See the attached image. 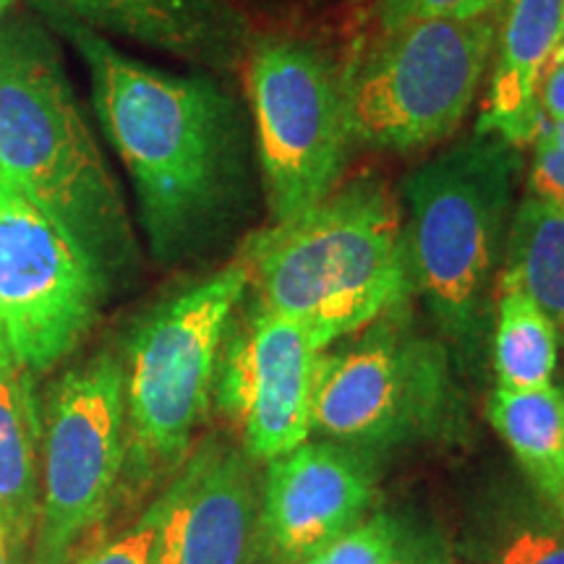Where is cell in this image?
<instances>
[{
  "label": "cell",
  "mask_w": 564,
  "mask_h": 564,
  "mask_svg": "<svg viewBox=\"0 0 564 564\" xmlns=\"http://www.w3.org/2000/svg\"><path fill=\"white\" fill-rule=\"evenodd\" d=\"M241 68L264 196L272 223H285L343 183L352 144L343 82L291 37H253Z\"/></svg>",
  "instance_id": "obj_7"
},
{
  "label": "cell",
  "mask_w": 564,
  "mask_h": 564,
  "mask_svg": "<svg viewBox=\"0 0 564 564\" xmlns=\"http://www.w3.org/2000/svg\"><path fill=\"white\" fill-rule=\"evenodd\" d=\"M238 259L253 301L301 324L322 350L413 291L403 209L379 175L340 183L312 209L253 232Z\"/></svg>",
  "instance_id": "obj_2"
},
{
  "label": "cell",
  "mask_w": 564,
  "mask_h": 564,
  "mask_svg": "<svg viewBox=\"0 0 564 564\" xmlns=\"http://www.w3.org/2000/svg\"><path fill=\"white\" fill-rule=\"evenodd\" d=\"M499 11L382 32L343 82L350 139L405 154L453 137L489 79Z\"/></svg>",
  "instance_id": "obj_5"
},
{
  "label": "cell",
  "mask_w": 564,
  "mask_h": 564,
  "mask_svg": "<svg viewBox=\"0 0 564 564\" xmlns=\"http://www.w3.org/2000/svg\"><path fill=\"white\" fill-rule=\"evenodd\" d=\"M129 455L121 358L102 350L68 369L42 405L40 552H74L110 507Z\"/></svg>",
  "instance_id": "obj_10"
},
{
  "label": "cell",
  "mask_w": 564,
  "mask_h": 564,
  "mask_svg": "<svg viewBox=\"0 0 564 564\" xmlns=\"http://www.w3.org/2000/svg\"><path fill=\"white\" fill-rule=\"evenodd\" d=\"M34 379L0 350V518L19 556L40 518L42 405Z\"/></svg>",
  "instance_id": "obj_16"
},
{
  "label": "cell",
  "mask_w": 564,
  "mask_h": 564,
  "mask_svg": "<svg viewBox=\"0 0 564 564\" xmlns=\"http://www.w3.org/2000/svg\"><path fill=\"white\" fill-rule=\"evenodd\" d=\"M110 280L55 217L0 173V350L32 377L100 316Z\"/></svg>",
  "instance_id": "obj_8"
},
{
  "label": "cell",
  "mask_w": 564,
  "mask_h": 564,
  "mask_svg": "<svg viewBox=\"0 0 564 564\" xmlns=\"http://www.w3.org/2000/svg\"><path fill=\"white\" fill-rule=\"evenodd\" d=\"M497 282H510L539 303L564 329V212L525 194L507 228L502 270Z\"/></svg>",
  "instance_id": "obj_18"
},
{
  "label": "cell",
  "mask_w": 564,
  "mask_h": 564,
  "mask_svg": "<svg viewBox=\"0 0 564 564\" xmlns=\"http://www.w3.org/2000/svg\"><path fill=\"white\" fill-rule=\"evenodd\" d=\"M322 352L301 324L253 299L238 306L217 361L215 394L253 463L267 465L312 440Z\"/></svg>",
  "instance_id": "obj_11"
},
{
  "label": "cell",
  "mask_w": 564,
  "mask_h": 564,
  "mask_svg": "<svg viewBox=\"0 0 564 564\" xmlns=\"http://www.w3.org/2000/svg\"><path fill=\"white\" fill-rule=\"evenodd\" d=\"M560 327L510 282L494 285V371L499 390H541L554 384Z\"/></svg>",
  "instance_id": "obj_19"
},
{
  "label": "cell",
  "mask_w": 564,
  "mask_h": 564,
  "mask_svg": "<svg viewBox=\"0 0 564 564\" xmlns=\"http://www.w3.org/2000/svg\"><path fill=\"white\" fill-rule=\"evenodd\" d=\"M243 449L204 444L160 497L154 564H259L262 489Z\"/></svg>",
  "instance_id": "obj_12"
},
{
  "label": "cell",
  "mask_w": 564,
  "mask_h": 564,
  "mask_svg": "<svg viewBox=\"0 0 564 564\" xmlns=\"http://www.w3.org/2000/svg\"><path fill=\"white\" fill-rule=\"evenodd\" d=\"M373 499L366 455L337 442H303L267 463L262 556L299 564L364 520Z\"/></svg>",
  "instance_id": "obj_13"
},
{
  "label": "cell",
  "mask_w": 564,
  "mask_h": 564,
  "mask_svg": "<svg viewBox=\"0 0 564 564\" xmlns=\"http://www.w3.org/2000/svg\"><path fill=\"white\" fill-rule=\"evenodd\" d=\"M160 528V499L147 507V512L108 544L91 549L79 564H154Z\"/></svg>",
  "instance_id": "obj_23"
},
{
  "label": "cell",
  "mask_w": 564,
  "mask_h": 564,
  "mask_svg": "<svg viewBox=\"0 0 564 564\" xmlns=\"http://www.w3.org/2000/svg\"><path fill=\"white\" fill-rule=\"evenodd\" d=\"M0 173L55 217L108 280L129 267L123 196L58 45L34 19L0 21Z\"/></svg>",
  "instance_id": "obj_3"
},
{
  "label": "cell",
  "mask_w": 564,
  "mask_h": 564,
  "mask_svg": "<svg viewBox=\"0 0 564 564\" xmlns=\"http://www.w3.org/2000/svg\"><path fill=\"white\" fill-rule=\"evenodd\" d=\"M79 53L91 108L137 194L154 259L181 262L207 243L249 192L241 105L207 74L141 63L79 21L45 13Z\"/></svg>",
  "instance_id": "obj_1"
},
{
  "label": "cell",
  "mask_w": 564,
  "mask_h": 564,
  "mask_svg": "<svg viewBox=\"0 0 564 564\" xmlns=\"http://www.w3.org/2000/svg\"><path fill=\"white\" fill-rule=\"evenodd\" d=\"M523 171L520 147L474 131L408 175L405 243L413 288L444 340L481 350Z\"/></svg>",
  "instance_id": "obj_4"
},
{
  "label": "cell",
  "mask_w": 564,
  "mask_h": 564,
  "mask_svg": "<svg viewBox=\"0 0 564 564\" xmlns=\"http://www.w3.org/2000/svg\"><path fill=\"white\" fill-rule=\"evenodd\" d=\"M562 11L564 0H505L478 133L520 150L539 137V84L560 47Z\"/></svg>",
  "instance_id": "obj_15"
},
{
  "label": "cell",
  "mask_w": 564,
  "mask_h": 564,
  "mask_svg": "<svg viewBox=\"0 0 564 564\" xmlns=\"http://www.w3.org/2000/svg\"><path fill=\"white\" fill-rule=\"evenodd\" d=\"M541 123L564 118V51L556 47L539 84Z\"/></svg>",
  "instance_id": "obj_25"
},
{
  "label": "cell",
  "mask_w": 564,
  "mask_h": 564,
  "mask_svg": "<svg viewBox=\"0 0 564 564\" xmlns=\"http://www.w3.org/2000/svg\"><path fill=\"white\" fill-rule=\"evenodd\" d=\"M11 3H13V0H0V17H3V13L11 9Z\"/></svg>",
  "instance_id": "obj_30"
},
{
  "label": "cell",
  "mask_w": 564,
  "mask_h": 564,
  "mask_svg": "<svg viewBox=\"0 0 564 564\" xmlns=\"http://www.w3.org/2000/svg\"><path fill=\"white\" fill-rule=\"evenodd\" d=\"M533 144L556 147V150H564V118H560V121H544V123H541L539 137H535Z\"/></svg>",
  "instance_id": "obj_27"
},
{
  "label": "cell",
  "mask_w": 564,
  "mask_h": 564,
  "mask_svg": "<svg viewBox=\"0 0 564 564\" xmlns=\"http://www.w3.org/2000/svg\"><path fill=\"white\" fill-rule=\"evenodd\" d=\"M249 291L241 259L171 295L141 319L123 358L129 453L141 468H171L186 455L215 392L217 361Z\"/></svg>",
  "instance_id": "obj_6"
},
{
  "label": "cell",
  "mask_w": 564,
  "mask_h": 564,
  "mask_svg": "<svg viewBox=\"0 0 564 564\" xmlns=\"http://www.w3.org/2000/svg\"><path fill=\"white\" fill-rule=\"evenodd\" d=\"M489 419L531 484L556 518L564 520V387H497L489 403Z\"/></svg>",
  "instance_id": "obj_17"
},
{
  "label": "cell",
  "mask_w": 564,
  "mask_h": 564,
  "mask_svg": "<svg viewBox=\"0 0 564 564\" xmlns=\"http://www.w3.org/2000/svg\"><path fill=\"white\" fill-rule=\"evenodd\" d=\"M491 564H564V520L528 518L507 528Z\"/></svg>",
  "instance_id": "obj_21"
},
{
  "label": "cell",
  "mask_w": 564,
  "mask_h": 564,
  "mask_svg": "<svg viewBox=\"0 0 564 564\" xmlns=\"http://www.w3.org/2000/svg\"><path fill=\"white\" fill-rule=\"evenodd\" d=\"M40 13H61L100 34L141 42L212 70L238 68L251 32L228 0H34Z\"/></svg>",
  "instance_id": "obj_14"
},
{
  "label": "cell",
  "mask_w": 564,
  "mask_h": 564,
  "mask_svg": "<svg viewBox=\"0 0 564 564\" xmlns=\"http://www.w3.org/2000/svg\"><path fill=\"white\" fill-rule=\"evenodd\" d=\"M560 47L564 51V11H562V34H560Z\"/></svg>",
  "instance_id": "obj_31"
},
{
  "label": "cell",
  "mask_w": 564,
  "mask_h": 564,
  "mask_svg": "<svg viewBox=\"0 0 564 564\" xmlns=\"http://www.w3.org/2000/svg\"><path fill=\"white\" fill-rule=\"evenodd\" d=\"M535 154L531 162V175H528V183H531V192L539 199L554 204L556 209L564 212V150H556V147H541L533 144Z\"/></svg>",
  "instance_id": "obj_24"
},
{
  "label": "cell",
  "mask_w": 564,
  "mask_h": 564,
  "mask_svg": "<svg viewBox=\"0 0 564 564\" xmlns=\"http://www.w3.org/2000/svg\"><path fill=\"white\" fill-rule=\"evenodd\" d=\"M403 531L387 514L361 520L299 564H394Z\"/></svg>",
  "instance_id": "obj_20"
},
{
  "label": "cell",
  "mask_w": 564,
  "mask_h": 564,
  "mask_svg": "<svg viewBox=\"0 0 564 564\" xmlns=\"http://www.w3.org/2000/svg\"><path fill=\"white\" fill-rule=\"evenodd\" d=\"M19 564H70V552H40V549H34L32 552V560L24 562L21 560Z\"/></svg>",
  "instance_id": "obj_29"
},
{
  "label": "cell",
  "mask_w": 564,
  "mask_h": 564,
  "mask_svg": "<svg viewBox=\"0 0 564 564\" xmlns=\"http://www.w3.org/2000/svg\"><path fill=\"white\" fill-rule=\"evenodd\" d=\"M403 306L361 329L356 343L324 350L312 392V434L369 453L426 432L444 411L447 352L415 337Z\"/></svg>",
  "instance_id": "obj_9"
},
{
  "label": "cell",
  "mask_w": 564,
  "mask_h": 564,
  "mask_svg": "<svg viewBox=\"0 0 564 564\" xmlns=\"http://www.w3.org/2000/svg\"><path fill=\"white\" fill-rule=\"evenodd\" d=\"M24 556L17 554V549H13V541H11V531L9 525H6V520L0 518V564H19Z\"/></svg>",
  "instance_id": "obj_28"
},
{
  "label": "cell",
  "mask_w": 564,
  "mask_h": 564,
  "mask_svg": "<svg viewBox=\"0 0 564 564\" xmlns=\"http://www.w3.org/2000/svg\"><path fill=\"white\" fill-rule=\"evenodd\" d=\"M394 564H447V560H444L440 544L411 535V539H400Z\"/></svg>",
  "instance_id": "obj_26"
},
{
  "label": "cell",
  "mask_w": 564,
  "mask_h": 564,
  "mask_svg": "<svg viewBox=\"0 0 564 564\" xmlns=\"http://www.w3.org/2000/svg\"><path fill=\"white\" fill-rule=\"evenodd\" d=\"M505 0H379L382 32L400 30L423 19H465L502 9Z\"/></svg>",
  "instance_id": "obj_22"
}]
</instances>
